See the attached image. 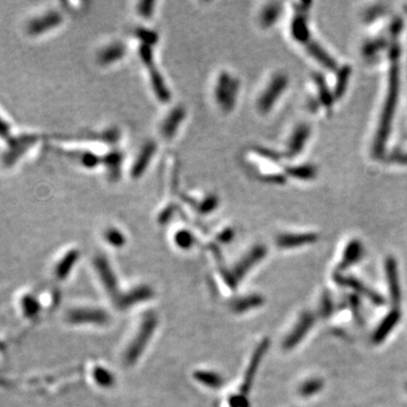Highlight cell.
<instances>
[{
  "mask_svg": "<svg viewBox=\"0 0 407 407\" xmlns=\"http://www.w3.org/2000/svg\"><path fill=\"white\" fill-rule=\"evenodd\" d=\"M156 327H158V318L155 315L149 314L143 318L138 326V329L135 333V336L129 342V345L124 351L126 364H135L136 361L142 357L144 349L147 347L148 343L153 337Z\"/></svg>",
  "mask_w": 407,
  "mask_h": 407,
  "instance_id": "cell-1",
  "label": "cell"
},
{
  "mask_svg": "<svg viewBox=\"0 0 407 407\" xmlns=\"http://www.w3.org/2000/svg\"><path fill=\"white\" fill-rule=\"evenodd\" d=\"M315 321H316V316L312 314V312L310 311L303 312V314L299 317V319H297L291 332L284 338L283 348L289 351V349H293L294 347L299 345L312 329V327L315 325Z\"/></svg>",
  "mask_w": 407,
  "mask_h": 407,
  "instance_id": "cell-2",
  "label": "cell"
},
{
  "mask_svg": "<svg viewBox=\"0 0 407 407\" xmlns=\"http://www.w3.org/2000/svg\"><path fill=\"white\" fill-rule=\"evenodd\" d=\"M334 279H335V282L338 285L354 290L358 294L367 297L368 300L371 301L374 304L383 306L386 303V300L383 295H380L375 291L369 289L367 285H364L362 282H360L355 277H352V276H345V275H342L338 273L334 276Z\"/></svg>",
  "mask_w": 407,
  "mask_h": 407,
  "instance_id": "cell-3",
  "label": "cell"
},
{
  "mask_svg": "<svg viewBox=\"0 0 407 407\" xmlns=\"http://www.w3.org/2000/svg\"><path fill=\"white\" fill-rule=\"evenodd\" d=\"M385 271H386V278H387L391 302H393L395 306H398L401 300V288H400L397 263H396V260L394 258L389 257L387 258V260H386Z\"/></svg>",
  "mask_w": 407,
  "mask_h": 407,
  "instance_id": "cell-4",
  "label": "cell"
},
{
  "mask_svg": "<svg viewBox=\"0 0 407 407\" xmlns=\"http://www.w3.org/2000/svg\"><path fill=\"white\" fill-rule=\"evenodd\" d=\"M266 256V249L264 247H256L251 251L248 252L246 257H243L240 260L239 264H237L236 267L233 269V273L236 275V284H238L240 281L243 278V276H246L249 270L251 269L255 265H257L260 260H262Z\"/></svg>",
  "mask_w": 407,
  "mask_h": 407,
  "instance_id": "cell-5",
  "label": "cell"
},
{
  "mask_svg": "<svg viewBox=\"0 0 407 407\" xmlns=\"http://www.w3.org/2000/svg\"><path fill=\"white\" fill-rule=\"evenodd\" d=\"M94 266H95V270L98 277L101 279V283L104 286V289H106L109 294L116 297L118 293L117 279L110 265L108 264V262L104 258L98 257L94 262Z\"/></svg>",
  "mask_w": 407,
  "mask_h": 407,
  "instance_id": "cell-6",
  "label": "cell"
},
{
  "mask_svg": "<svg viewBox=\"0 0 407 407\" xmlns=\"http://www.w3.org/2000/svg\"><path fill=\"white\" fill-rule=\"evenodd\" d=\"M400 311L398 309H393L387 314L378 327L375 328L372 334V342L374 344L383 343L387 338L400 321Z\"/></svg>",
  "mask_w": 407,
  "mask_h": 407,
  "instance_id": "cell-7",
  "label": "cell"
},
{
  "mask_svg": "<svg viewBox=\"0 0 407 407\" xmlns=\"http://www.w3.org/2000/svg\"><path fill=\"white\" fill-rule=\"evenodd\" d=\"M267 349H268V341L267 339H265V341H263L259 344L258 347L256 348L255 353L252 354V358H251V360H250L249 367L247 369L246 377H244V380H243L242 391H244V393H248L250 387H251L252 381L256 377V373H257V371H258L260 362L263 361V359L265 357L266 352H267Z\"/></svg>",
  "mask_w": 407,
  "mask_h": 407,
  "instance_id": "cell-8",
  "label": "cell"
},
{
  "mask_svg": "<svg viewBox=\"0 0 407 407\" xmlns=\"http://www.w3.org/2000/svg\"><path fill=\"white\" fill-rule=\"evenodd\" d=\"M69 319L75 323H91V325H104L108 322L109 317L100 309H80L71 311Z\"/></svg>",
  "mask_w": 407,
  "mask_h": 407,
  "instance_id": "cell-9",
  "label": "cell"
},
{
  "mask_svg": "<svg viewBox=\"0 0 407 407\" xmlns=\"http://www.w3.org/2000/svg\"><path fill=\"white\" fill-rule=\"evenodd\" d=\"M362 253H363V247L361 246V243L359 241H355V240L349 242L348 246L345 249V251H344L343 259L341 264H339L338 270H344L348 267H351L353 265H355L359 260L362 258Z\"/></svg>",
  "mask_w": 407,
  "mask_h": 407,
  "instance_id": "cell-10",
  "label": "cell"
},
{
  "mask_svg": "<svg viewBox=\"0 0 407 407\" xmlns=\"http://www.w3.org/2000/svg\"><path fill=\"white\" fill-rule=\"evenodd\" d=\"M317 240L315 234H286V236H282L277 240L278 247L289 249V248H296L304 246L308 243H312Z\"/></svg>",
  "mask_w": 407,
  "mask_h": 407,
  "instance_id": "cell-11",
  "label": "cell"
},
{
  "mask_svg": "<svg viewBox=\"0 0 407 407\" xmlns=\"http://www.w3.org/2000/svg\"><path fill=\"white\" fill-rule=\"evenodd\" d=\"M195 378L198 383L205 386L208 388H220L223 385V378L221 374H218L214 371H206V370H199L195 374Z\"/></svg>",
  "mask_w": 407,
  "mask_h": 407,
  "instance_id": "cell-12",
  "label": "cell"
},
{
  "mask_svg": "<svg viewBox=\"0 0 407 407\" xmlns=\"http://www.w3.org/2000/svg\"><path fill=\"white\" fill-rule=\"evenodd\" d=\"M264 303V297L258 294H251L243 297H240L234 303V310L237 312H247L258 308Z\"/></svg>",
  "mask_w": 407,
  "mask_h": 407,
  "instance_id": "cell-13",
  "label": "cell"
},
{
  "mask_svg": "<svg viewBox=\"0 0 407 407\" xmlns=\"http://www.w3.org/2000/svg\"><path fill=\"white\" fill-rule=\"evenodd\" d=\"M323 386H325V383L320 378L308 379L303 384H301L299 387V394L302 397H311V396L319 394L323 389Z\"/></svg>",
  "mask_w": 407,
  "mask_h": 407,
  "instance_id": "cell-14",
  "label": "cell"
},
{
  "mask_svg": "<svg viewBox=\"0 0 407 407\" xmlns=\"http://www.w3.org/2000/svg\"><path fill=\"white\" fill-rule=\"evenodd\" d=\"M94 378H95L98 385L101 386H111L113 383V378L110 372H108L107 370H104L102 368L97 369L95 373H94Z\"/></svg>",
  "mask_w": 407,
  "mask_h": 407,
  "instance_id": "cell-15",
  "label": "cell"
},
{
  "mask_svg": "<svg viewBox=\"0 0 407 407\" xmlns=\"http://www.w3.org/2000/svg\"><path fill=\"white\" fill-rule=\"evenodd\" d=\"M334 311V304L332 301V297L328 293H325L322 296L321 306H320V314L323 318H327L332 315V312Z\"/></svg>",
  "mask_w": 407,
  "mask_h": 407,
  "instance_id": "cell-16",
  "label": "cell"
},
{
  "mask_svg": "<svg viewBox=\"0 0 407 407\" xmlns=\"http://www.w3.org/2000/svg\"><path fill=\"white\" fill-rule=\"evenodd\" d=\"M406 390H407V386H406Z\"/></svg>",
  "mask_w": 407,
  "mask_h": 407,
  "instance_id": "cell-17",
  "label": "cell"
}]
</instances>
